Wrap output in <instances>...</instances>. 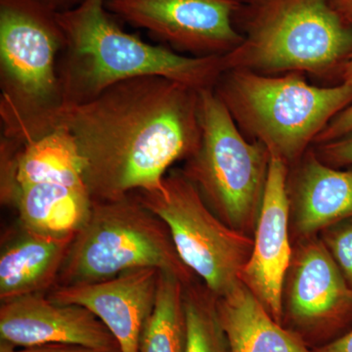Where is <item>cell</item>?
I'll use <instances>...</instances> for the list:
<instances>
[{
  "label": "cell",
  "mask_w": 352,
  "mask_h": 352,
  "mask_svg": "<svg viewBox=\"0 0 352 352\" xmlns=\"http://www.w3.org/2000/svg\"><path fill=\"white\" fill-rule=\"evenodd\" d=\"M199 92L163 76L115 83L92 100L65 109L94 201L159 188L171 166L201 142Z\"/></svg>",
  "instance_id": "cell-1"
},
{
  "label": "cell",
  "mask_w": 352,
  "mask_h": 352,
  "mask_svg": "<svg viewBox=\"0 0 352 352\" xmlns=\"http://www.w3.org/2000/svg\"><path fill=\"white\" fill-rule=\"evenodd\" d=\"M58 20L65 39L58 65L65 109L138 76H163L198 91L214 89L227 69L224 55L189 56L124 31L106 8V0H85L58 13Z\"/></svg>",
  "instance_id": "cell-2"
},
{
  "label": "cell",
  "mask_w": 352,
  "mask_h": 352,
  "mask_svg": "<svg viewBox=\"0 0 352 352\" xmlns=\"http://www.w3.org/2000/svg\"><path fill=\"white\" fill-rule=\"evenodd\" d=\"M64 43L56 11L38 0H0L1 136L27 144L61 126Z\"/></svg>",
  "instance_id": "cell-3"
},
{
  "label": "cell",
  "mask_w": 352,
  "mask_h": 352,
  "mask_svg": "<svg viewBox=\"0 0 352 352\" xmlns=\"http://www.w3.org/2000/svg\"><path fill=\"white\" fill-rule=\"evenodd\" d=\"M234 24L243 41L224 55L227 69L326 78L351 54L352 25L331 0H240Z\"/></svg>",
  "instance_id": "cell-4"
},
{
  "label": "cell",
  "mask_w": 352,
  "mask_h": 352,
  "mask_svg": "<svg viewBox=\"0 0 352 352\" xmlns=\"http://www.w3.org/2000/svg\"><path fill=\"white\" fill-rule=\"evenodd\" d=\"M214 91L245 138L261 142L289 168L352 102V85L316 87L296 72L267 76L228 69Z\"/></svg>",
  "instance_id": "cell-5"
},
{
  "label": "cell",
  "mask_w": 352,
  "mask_h": 352,
  "mask_svg": "<svg viewBox=\"0 0 352 352\" xmlns=\"http://www.w3.org/2000/svg\"><path fill=\"white\" fill-rule=\"evenodd\" d=\"M146 267L173 273L185 286L195 281L168 227L132 193L120 200L94 201L69 245L56 286L94 283Z\"/></svg>",
  "instance_id": "cell-6"
},
{
  "label": "cell",
  "mask_w": 352,
  "mask_h": 352,
  "mask_svg": "<svg viewBox=\"0 0 352 352\" xmlns=\"http://www.w3.org/2000/svg\"><path fill=\"white\" fill-rule=\"evenodd\" d=\"M201 142L182 173L231 228L252 237L271 162L267 148L240 131L214 89L199 92Z\"/></svg>",
  "instance_id": "cell-7"
},
{
  "label": "cell",
  "mask_w": 352,
  "mask_h": 352,
  "mask_svg": "<svg viewBox=\"0 0 352 352\" xmlns=\"http://www.w3.org/2000/svg\"><path fill=\"white\" fill-rule=\"evenodd\" d=\"M134 194L166 224L180 258L214 296L239 283L254 239L219 219L182 170H170L159 188Z\"/></svg>",
  "instance_id": "cell-8"
},
{
  "label": "cell",
  "mask_w": 352,
  "mask_h": 352,
  "mask_svg": "<svg viewBox=\"0 0 352 352\" xmlns=\"http://www.w3.org/2000/svg\"><path fill=\"white\" fill-rule=\"evenodd\" d=\"M282 302L283 321L307 344L331 342L352 325V288L320 236L296 241Z\"/></svg>",
  "instance_id": "cell-9"
},
{
  "label": "cell",
  "mask_w": 352,
  "mask_h": 352,
  "mask_svg": "<svg viewBox=\"0 0 352 352\" xmlns=\"http://www.w3.org/2000/svg\"><path fill=\"white\" fill-rule=\"evenodd\" d=\"M239 6L240 0H106L116 17L195 57L223 56L240 45L234 24Z\"/></svg>",
  "instance_id": "cell-10"
},
{
  "label": "cell",
  "mask_w": 352,
  "mask_h": 352,
  "mask_svg": "<svg viewBox=\"0 0 352 352\" xmlns=\"http://www.w3.org/2000/svg\"><path fill=\"white\" fill-rule=\"evenodd\" d=\"M289 166L271 157L270 173L251 256L240 274V281L263 303L271 316L283 324L285 277L293 256L287 191Z\"/></svg>",
  "instance_id": "cell-11"
},
{
  "label": "cell",
  "mask_w": 352,
  "mask_h": 352,
  "mask_svg": "<svg viewBox=\"0 0 352 352\" xmlns=\"http://www.w3.org/2000/svg\"><path fill=\"white\" fill-rule=\"evenodd\" d=\"M0 338L15 347L67 344L120 351L110 331L87 308L55 302L44 295L1 302Z\"/></svg>",
  "instance_id": "cell-12"
},
{
  "label": "cell",
  "mask_w": 352,
  "mask_h": 352,
  "mask_svg": "<svg viewBox=\"0 0 352 352\" xmlns=\"http://www.w3.org/2000/svg\"><path fill=\"white\" fill-rule=\"evenodd\" d=\"M160 271L138 268L94 283L56 286L53 302L87 308L107 327L120 352H139V340L156 302Z\"/></svg>",
  "instance_id": "cell-13"
},
{
  "label": "cell",
  "mask_w": 352,
  "mask_h": 352,
  "mask_svg": "<svg viewBox=\"0 0 352 352\" xmlns=\"http://www.w3.org/2000/svg\"><path fill=\"white\" fill-rule=\"evenodd\" d=\"M287 191L289 226L296 239L317 235L352 217V170H338L324 163L314 147L289 166Z\"/></svg>",
  "instance_id": "cell-14"
},
{
  "label": "cell",
  "mask_w": 352,
  "mask_h": 352,
  "mask_svg": "<svg viewBox=\"0 0 352 352\" xmlns=\"http://www.w3.org/2000/svg\"><path fill=\"white\" fill-rule=\"evenodd\" d=\"M92 201L82 170L36 176L18 185L9 206L19 226L52 236H75L91 212Z\"/></svg>",
  "instance_id": "cell-15"
},
{
  "label": "cell",
  "mask_w": 352,
  "mask_h": 352,
  "mask_svg": "<svg viewBox=\"0 0 352 352\" xmlns=\"http://www.w3.org/2000/svg\"><path fill=\"white\" fill-rule=\"evenodd\" d=\"M20 227L0 252V300L44 295L57 284L75 236H52Z\"/></svg>",
  "instance_id": "cell-16"
},
{
  "label": "cell",
  "mask_w": 352,
  "mask_h": 352,
  "mask_svg": "<svg viewBox=\"0 0 352 352\" xmlns=\"http://www.w3.org/2000/svg\"><path fill=\"white\" fill-rule=\"evenodd\" d=\"M215 300L230 352H315L275 320L242 282Z\"/></svg>",
  "instance_id": "cell-17"
},
{
  "label": "cell",
  "mask_w": 352,
  "mask_h": 352,
  "mask_svg": "<svg viewBox=\"0 0 352 352\" xmlns=\"http://www.w3.org/2000/svg\"><path fill=\"white\" fill-rule=\"evenodd\" d=\"M185 284L173 273L160 271L156 302L139 340V352H186Z\"/></svg>",
  "instance_id": "cell-18"
},
{
  "label": "cell",
  "mask_w": 352,
  "mask_h": 352,
  "mask_svg": "<svg viewBox=\"0 0 352 352\" xmlns=\"http://www.w3.org/2000/svg\"><path fill=\"white\" fill-rule=\"evenodd\" d=\"M184 307L186 352H230L220 324L215 296L205 284L194 281L185 286Z\"/></svg>",
  "instance_id": "cell-19"
},
{
  "label": "cell",
  "mask_w": 352,
  "mask_h": 352,
  "mask_svg": "<svg viewBox=\"0 0 352 352\" xmlns=\"http://www.w3.org/2000/svg\"><path fill=\"white\" fill-rule=\"evenodd\" d=\"M320 234L322 242L352 288V217L327 227Z\"/></svg>",
  "instance_id": "cell-20"
},
{
  "label": "cell",
  "mask_w": 352,
  "mask_h": 352,
  "mask_svg": "<svg viewBox=\"0 0 352 352\" xmlns=\"http://www.w3.org/2000/svg\"><path fill=\"white\" fill-rule=\"evenodd\" d=\"M317 156L333 168L352 166V134L332 142L315 145Z\"/></svg>",
  "instance_id": "cell-21"
},
{
  "label": "cell",
  "mask_w": 352,
  "mask_h": 352,
  "mask_svg": "<svg viewBox=\"0 0 352 352\" xmlns=\"http://www.w3.org/2000/svg\"><path fill=\"white\" fill-rule=\"evenodd\" d=\"M352 134V102L327 124L315 140L314 145L332 142Z\"/></svg>",
  "instance_id": "cell-22"
},
{
  "label": "cell",
  "mask_w": 352,
  "mask_h": 352,
  "mask_svg": "<svg viewBox=\"0 0 352 352\" xmlns=\"http://www.w3.org/2000/svg\"><path fill=\"white\" fill-rule=\"evenodd\" d=\"M0 352H120L106 351L100 349H90V347L76 346V344H41V346L19 347L15 346L6 342H1Z\"/></svg>",
  "instance_id": "cell-23"
},
{
  "label": "cell",
  "mask_w": 352,
  "mask_h": 352,
  "mask_svg": "<svg viewBox=\"0 0 352 352\" xmlns=\"http://www.w3.org/2000/svg\"><path fill=\"white\" fill-rule=\"evenodd\" d=\"M315 352H352V328L337 339L314 349Z\"/></svg>",
  "instance_id": "cell-24"
},
{
  "label": "cell",
  "mask_w": 352,
  "mask_h": 352,
  "mask_svg": "<svg viewBox=\"0 0 352 352\" xmlns=\"http://www.w3.org/2000/svg\"><path fill=\"white\" fill-rule=\"evenodd\" d=\"M38 1L50 7L52 10L56 11L57 13H61L76 8L85 0H38Z\"/></svg>",
  "instance_id": "cell-25"
},
{
  "label": "cell",
  "mask_w": 352,
  "mask_h": 352,
  "mask_svg": "<svg viewBox=\"0 0 352 352\" xmlns=\"http://www.w3.org/2000/svg\"><path fill=\"white\" fill-rule=\"evenodd\" d=\"M332 6L346 22L352 20V0H331Z\"/></svg>",
  "instance_id": "cell-26"
},
{
  "label": "cell",
  "mask_w": 352,
  "mask_h": 352,
  "mask_svg": "<svg viewBox=\"0 0 352 352\" xmlns=\"http://www.w3.org/2000/svg\"><path fill=\"white\" fill-rule=\"evenodd\" d=\"M349 24L352 25V20ZM340 76H342V82L352 85V51L351 56H349L346 65H344L342 75Z\"/></svg>",
  "instance_id": "cell-27"
}]
</instances>
